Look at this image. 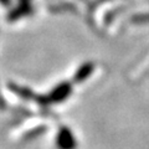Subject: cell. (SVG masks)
<instances>
[{
	"mask_svg": "<svg viewBox=\"0 0 149 149\" xmlns=\"http://www.w3.org/2000/svg\"><path fill=\"white\" fill-rule=\"evenodd\" d=\"M1 3L4 4V5H6V4L9 3V0H1Z\"/></svg>",
	"mask_w": 149,
	"mask_h": 149,
	"instance_id": "obj_2",
	"label": "cell"
},
{
	"mask_svg": "<svg viewBox=\"0 0 149 149\" xmlns=\"http://www.w3.org/2000/svg\"><path fill=\"white\" fill-rule=\"evenodd\" d=\"M92 72V65H86L85 67H83L82 70H80V72H78L77 74H76V80L78 81V78H85L86 76H88Z\"/></svg>",
	"mask_w": 149,
	"mask_h": 149,
	"instance_id": "obj_1",
	"label": "cell"
}]
</instances>
